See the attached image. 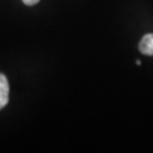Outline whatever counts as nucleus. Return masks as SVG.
I'll return each mask as SVG.
<instances>
[{"instance_id":"f03ea898","label":"nucleus","mask_w":153,"mask_h":153,"mask_svg":"<svg viewBox=\"0 0 153 153\" xmlns=\"http://www.w3.org/2000/svg\"><path fill=\"white\" fill-rule=\"evenodd\" d=\"M138 49L143 55L153 56V33L144 35L138 44Z\"/></svg>"},{"instance_id":"20e7f679","label":"nucleus","mask_w":153,"mask_h":153,"mask_svg":"<svg viewBox=\"0 0 153 153\" xmlns=\"http://www.w3.org/2000/svg\"><path fill=\"white\" fill-rule=\"evenodd\" d=\"M136 64L137 65H141V60H136Z\"/></svg>"},{"instance_id":"7ed1b4c3","label":"nucleus","mask_w":153,"mask_h":153,"mask_svg":"<svg viewBox=\"0 0 153 153\" xmlns=\"http://www.w3.org/2000/svg\"><path fill=\"white\" fill-rule=\"evenodd\" d=\"M40 0H23V2L25 4V5L27 6H33L35 5V4H38Z\"/></svg>"},{"instance_id":"f257e3e1","label":"nucleus","mask_w":153,"mask_h":153,"mask_svg":"<svg viewBox=\"0 0 153 153\" xmlns=\"http://www.w3.org/2000/svg\"><path fill=\"white\" fill-rule=\"evenodd\" d=\"M9 100V83L4 74H0V110L6 104L8 103Z\"/></svg>"}]
</instances>
